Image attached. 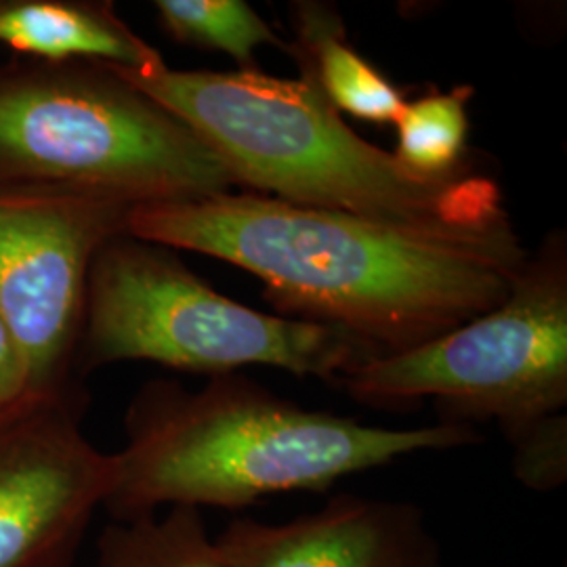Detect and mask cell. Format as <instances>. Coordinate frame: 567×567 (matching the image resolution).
<instances>
[{"instance_id":"6da1fadb","label":"cell","mask_w":567,"mask_h":567,"mask_svg":"<svg viewBox=\"0 0 567 567\" xmlns=\"http://www.w3.org/2000/svg\"><path fill=\"white\" fill-rule=\"evenodd\" d=\"M126 234L240 267L278 316L337 328L374 360L498 307L529 252L511 215L393 224L252 192L133 206Z\"/></svg>"},{"instance_id":"7a4b0ae2","label":"cell","mask_w":567,"mask_h":567,"mask_svg":"<svg viewBox=\"0 0 567 567\" xmlns=\"http://www.w3.org/2000/svg\"><path fill=\"white\" fill-rule=\"evenodd\" d=\"M124 433L103 505L114 519L163 507L238 511L284 492H324L405 454L480 442L465 425L386 429L307 410L236 372L196 391L175 381L143 385Z\"/></svg>"},{"instance_id":"3957f363","label":"cell","mask_w":567,"mask_h":567,"mask_svg":"<svg viewBox=\"0 0 567 567\" xmlns=\"http://www.w3.org/2000/svg\"><path fill=\"white\" fill-rule=\"evenodd\" d=\"M116 70L187 124L252 194L393 224H487L508 215L501 185L473 164L431 179L362 140L305 70L301 79L259 68L173 70L166 61Z\"/></svg>"},{"instance_id":"277c9868","label":"cell","mask_w":567,"mask_h":567,"mask_svg":"<svg viewBox=\"0 0 567 567\" xmlns=\"http://www.w3.org/2000/svg\"><path fill=\"white\" fill-rule=\"evenodd\" d=\"M0 187L60 189L121 203L236 192L213 150L114 65H0Z\"/></svg>"},{"instance_id":"5b68a950","label":"cell","mask_w":567,"mask_h":567,"mask_svg":"<svg viewBox=\"0 0 567 567\" xmlns=\"http://www.w3.org/2000/svg\"><path fill=\"white\" fill-rule=\"evenodd\" d=\"M374 360L337 328L265 313L227 299L163 246L118 234L97 250L86 280L74 364L154 362L183 372L229 374L282 368L341 383Z\"/></svg>"},{"instance_id":"8992f818","label":"cell","mask_w":567,"mask_h":567,"mask_svg":"<svg viewBox=\"0 0 567 567\" xmlns=\"http://www.w3.org/2000/svg\"><path fill=\"white\" fill-rule=\"evenodd\" d=\"M368 405L431 398L444 425L496 421L513 447L567 405V236L527 252L507 299L404 353L368 360L339 383Z\"/></svg>"},{"instance_id":"52a82bcc","label":"cell","mask_w":567,"mask_h":567,"mask_svg":"<svg viewBox=\"0 0 567 567\" xmlns=\"http://www.w3.org/2000/svg\"><path fill=\"white\" fill-rule=\"evenodd\" d=\"M131 204L60 189L0 187V313L20 344L28 393L70 386L89 269L126 231Z\"/></svg>"},{"instance_id":"ba28073f","label":"cell","mask_w":567,"mask_h":567,"mask_svg":"<svg viewBox=\"0 0 567 567\" xmlns=\"http://www.w3.org/2000/svg\"><path fill=\"white\" fill-rule=\"evenodd\" d=\"M74 389L0 410V567H74L116 482V458L81 426Z\"/></svg>"},{"instance_id":"9c48e42d","label":"cell","mask_w":567,"mask_h":567,"mask_svg":"<svg viewBox=\"0 0 567 567\" xmlns=\"http://www.w3.org/2000/svg\"><path fill=\"white\" fill-rule=\"evenodd\" d=\"M215 543L227 567H442L421 508L353 494L288 524L238 517Z\"/></svg>"},{"instance_id":"30bf717a","label":"cell","mask_w":567,"mask_h":567,"mask_svg":"<svg viewBox=\"0 0 567 567\" xmlns=\"http://www.w3.org/2000/svg\"><path fill=\"white\" fill-rule=\"evenodd\" d=\"M0 47L25 60L93 61L131 72L164 61L107 0H0Z\"/></svg>"},{"instance_id":"8fae6325","label":"cell","mask_w":567,"mask_h":567,"mask_svg":"<svg viewBox=\"0 0 567 567\" xmlns=\"http://www.w3.org/2000/svg\"><path fill=\"white\" fill-rule=\"evenodd\" d=\"M288 53L339 114L370 122L400 118L402 91L351 47L337 11L313 2L299 4L297 41L288 42Z\"/></svg>"},{"instance_id":"7c38bea8","label":"cell","mask_w":567,"mask_h":567,"mask_svg":"<svg viewBox=\"0 0 567 567\" xmlns=\"http://www.w3.org/2000/svg\"><path fill=\"white\" fill-rule=\"evenodd\" d=\"M93 567H227L200 508L114 519L97 540Z\"/></svg>"},{"instance_id":"4fadbf2b","label":"cell","mask_w":567,"mask_h":567,"mask_svg":"<svg viewBox=\"0 0 567 567\" xmlns=\"http://www.w3.org/2000/svg\"><path fill=\"white\" fill-rule=\"evenodd\" d=\"M154 9L173 41L208 51H221L240 70H257L261 47L288 53V42L244 0H156Z\"/></svg>"},{"instance_id":"5bb4252c","label":"cell","mask_w":567,"mask_h":567,"mask_svg":"<svg viewBox=\"0 0 567 567\" xmlns=\"http://www.w3.org/2000/svg\"><path fill=\"white\" fill-rule=\"evenodd\" d=\"M473 89L426 93L405 102L398 124V150L393 156L416 175L444 179L468 166L465 161L468 114Z\"/></svg>"},{"instance_id":"9a60e30c","label":"cell","mask_w":567,"mask_h":567,"mask_svg":"<svg viewBox=\"0 0 567 567\" xmlns=\"http://www.w3.org/2000/svg\"><path fill=\"white\" fill-rule=\"evenodd\" d=\"M515 475L534 489H553L567 477V416H557L515 446Z\"/></svg>"},{"instance_id":"2e32d148","label":"cell","mask_w":567,"mask_h":567,"mask_svg":"<svg viewBox=\"0 0 567 567\" xmlns=\"http://www.w3.org/2000/svg\"><path fill=\"white\" fill-rule=\"evenodd\" d=\"M28 393V372L11 326L0 313V410L20 402Z\"/></svg>"}]
</instances>
